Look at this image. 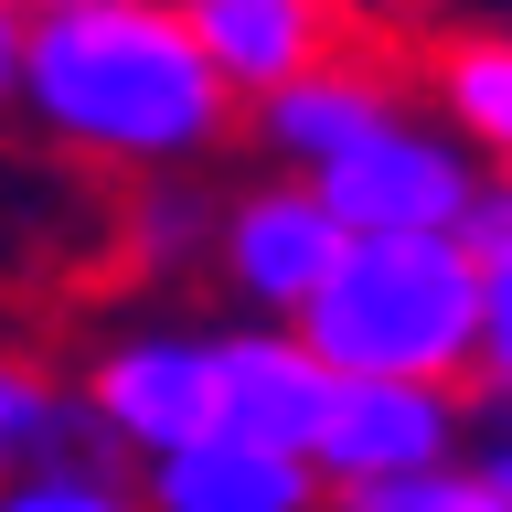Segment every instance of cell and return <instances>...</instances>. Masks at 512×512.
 <instances>
[{"mask_svg":"<svg viewBox=\"0 0 512 512\" xmlns=\"http://www.w3.org/2000/svg\"><path fill=\"white\" fill-rule=\"evenodd\" d=\"M0 118L75 171L150 182V171H203L246 107L171 0H43L22 11Z\"/></svg>","mask_w":512,"mask_h":512,"instance_id":"cell-1","label":"cell"},{"mask_svg":"<svg viewBox=\"0 0 512 512\" xmlns=\"http://www.w3.org/2000/svg\"><path fill=\"white\" fill-rule=\"evenodd\" d=\"M299 342L331 374H448V384H470L480 256L459 246V224H374V235H342L331 278L299 299Z\"/></svg>","mask_w":512,"mask_h":512,"instance_id":"cell-2","label":"cell"},{"mask_svg":"<svg viewBox=\"0 0 512 512\" xmlns=\"http://www.w3.org/2000/svg\"><path fill=\"white\" fill-rule=\"evenodd\" d=\"M470 416H480V395H470V384H448V374H331L320 427H310L320 502L352 512L363 491H384V480L459 470Z\"/></svg>","mask_w":512,"mask_h":512,"instance_id":"cell-3","label":"cell"},{"mask_svg":"<svg viewBox=\"0 0 512 512\" xmlns=\"http://www.w3.org/2000/svg\"><path fill=\"white\" fill-rule=\"evenodd\" d=\"M75 406L128 470L214 427V320H118L75 363Z\"/></svg>","mask_w":512,"mask_h":512,"instance_id":"cell-4","label":"cell"},{"mask_svg":"<svg viewBox=\"0 0 512 512\" xmlns=\"http://www.w3.org/2000/svg\"><path fill=\"white\" fill-rule=\"evenodd\" d=\"M480 171H491V160H480L427 96H406V107H384L363 139H342L310 182H320V203L342 214V235H374V224H459Z\"/></svg>","mask_w":512,"mask_h":512,"instance_id":"cell-5","label":"cell"},{"mask_svg":"<svg viewBox=\"0 0 512 512\" xmlns=\"http://www.w3.org/2000/svg\"><path fill=\"white\" fill-rule=\"evenodd\" d=\"M331 256H342V214L320 203L310 171H256V182L214 192V246H203V278L256 320H299L320 278H331Z\"/></svg>","mask_w":512,"mask_h":512,"instance_id":"cell-6","label":"cell"},{"mask_svg":"<svg viewBox=\"0 0 512 512\" xmlns=\"http://www.w3.org/2000/svg\"><path fill=\"white\" fill-rule=\"evenodd\" d=\"M416 96V64L384 43V32H342V43H320L299 75H278L267 96H246V139L256 160H278V171H320V160L342 150V139H363V128L384 118V107H406Z\"/></svg>","mask_w":512,"mask_h":512,"instance_id":"cell-7","label":"cell"},{"mask_svg":"<svg viewBox=\"0 0 512 512\" xmlns=\"http://www.w3.org/2000/svg\"><path fill=\"white\" fill-rule=\"evenodd\" d=\"M320 395H331V363L299 342V320H256V310L214 320V427L224 438L299 448L310 459Z\"/></svg>","mask_w":512,"mask_h":512,"instance_id":"cell-8","label":"cell"},{"mask_svg":"<svg viewBox=\"0 0 512 512\" xmlns=\"http://www.w3.org/2000/svg\"><path fill=\"white\" fill-rule=\"evenodd\" d=\"M139 502L150 512H310L320 470L299 459V448H256V438L203 427V438L139 459Z\"/></svg>","mask_w":512,"mask_h":512,"instance_id":"cell-9","label":"cell"},{"mask_svg":"<svg viewBox=\"0 0 512 512\" xmlns=\"http://www.w3.org/2000/svg\"><path fill=\"white\" fill-rule=\"evenodd\" d=\"M171 11H182V32L203 43V64L235 86V107L267 96L278 75H299L320 43H342V22H331L320 0H171Z\"/></svg>","mask_w":512,"mask_h":512,"instance_id":"cell-10","label":"cell"},{"mask_svg":"<svg viewBox=\"0 0 512 512\" xmlns=\"http://www.w3.org/2000/svg\"><path fill=\"white\" fill-rule=\"evenodd\" d=\"M416 96H427L491 171H512V22L438 32V43L416 54Z\"/></svg>","mask_w":512,"mask_h":512,"instance_id":"cell-11","label":"cell"},{"mask_svg":"<svg viewBox=\"0 0 512 512\" xmlns=\"http://www.w3.org/2000/svg\"><path fill=\"white\" fill-rule=\"evenodd\" d=\"M214 246V192L192 182V171H150V182H128V214H118V256L139 288H182Z\"/></svg>","mask_w":512,"mask_h":512,"instance_id":"cell-12","label":"cell"},{"mask_svg":"<svg viewBox=\"0 0 512 512\" xmlns=\"http://www.w3.org/2000/svg\"><path fill=\"white\" fill-rule=\"evenodd\" d=\"M128 502H139V470L96 438V416H75L64 438H43L0 480V512H128Z\"/></svg>","mask_w":512,"mask_h":512,"instance_id":"cell-13","label":"cell"},{"mask_svg":"<svg viewBox=\"0 0 512 512\" xmlns=\"http://www.w3.org/2000/svg\"><path fill=\"white\" fill-rule=\"evenodd\" d=\"M75 416H86L75 406V374H54V363L22 352V342H0V480L22 470L43 438H64Z\"/></svg>","mask_w":512,"mask_h":512,"instance_id":"cell-14","label":"cell"},{"mask_svg":"<svg viewBox=\"0 0 512 512\" xmlns=\"http://www.w3.org/2000/svg\"><path fill=\"white\" fill-rule=\"evenodd\" d=\"M470 395L512 406V278H480V342H470Z\"/></svg>","mask_w":512,"mask_h":512,"instance_id":"cell-15","label":"cell"},{"mask_svg":"<svg viewBox=\"0 0 512 512\" xmlns=\"http://www.w3.org/2000/svg\"><path fill=\"white\" fill-rule=\"evenodd\" d=\"M459 480H470V512H512V406L470 416V448H459Z\"/></svg>","mask_w":512,"mask_h":512,"instance_id":"cell-16","label":"cell"},{"mask_svg":"<svg viewBox=\"0 0 512 512\" xmlns=\"http://www.w3.org/2000/svg\"><path fill=\"white\" fill-rule=\"evenodd\" d=\"M459 246L480 256V278H512V171H480L470 214H459Z\"/></svg>","mask_w":512,"mask_h":512,"instance_id":"cell-17","label":"cell"},{"mask_svg":"<svg viewBox=\"0 0 512 512\" xmlns=\"http://www.w3.org/2000/svg\"><path fill=\"white\" fill-rule=\"evenodd\" d=\"M352 512H470V480H459V470H416V480H384V491H363Z\"/></svg>","mask_w":512,"mask_h":512,"instance_id":"cell-18","label":"cell"},{"mask_svg":"<svg viewBox=\"0 0 512 512\" xmlns=\"http://www.w3.org/2000/svg\"><path fill=\"white\" fill-rule=\"evenodd\" d=\"M320 11H331L342 32H406L416 11H438V0H320Z\"/></svg>","mask_w":512,"mask_h":512,"instance_id":"cell-19","label":"cell"},{"mask_svg":"<svg viewBox=\"0 0 512 512\" xmlns=\"http://www.w3.org/2000/svg\"><path fill=\"white\" fill-rule=\"evenodd\" d=\"M11 43H22V11L0 0V96H11Z\"/></svg>","mask_w":512,"mask_h":512,"instance_id":"cell-20","label":"cell"},{"mask_svg":"<svg viewBox=\"0 0 512 512\" xmlns=\"http://www.w3.org/2000/svg\"><path fill=\"white\" fill-rule=\"evenodd\" d=\"M11 11H43V0H11Z\"/></svg>","mask_w":512,"mask_h":512,"instance_id":"cell-21","label":"cell"}]
</instances>
